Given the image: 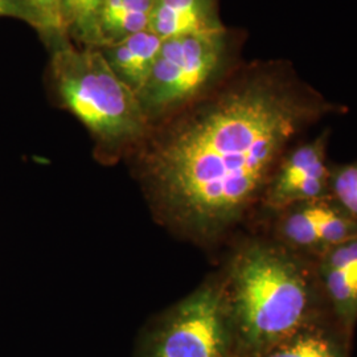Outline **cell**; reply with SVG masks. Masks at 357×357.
Segmentation results:
<instances>
[{"mask_svg":"<svg viewBox=\"0 0 357 357\" xmlns=\"http://www.w3.org/2000/svg\"><path fill=\"white\" fill-rule=\"evenodd\" d=\"M106 0H59L65 35L79 47L97 48L98 17Z\"/></svg>","mask_w":357,"mask_h":357,"instance_id":"cell-12","label":"cell"},{"mask_svg":"<svg viewBox=\"0 0 357 357\" xmlns=\"http://www.w3.org/2000/svg\"><path fill=\"white\" fill-rule=\"evenodd\" d=\"M162 44L163 40L149 28L98 50L115 76L139 94L153 72Z\"/></svg>","mask_w":357,"mask_h":357,"instance_id":"cell-8","label":"cell"},{"mask_svg":"<svg viewBox=\"0 0 357 357\" xmlns=\"http://www.w3.org/2000/svg\"><path fill=\"white\" fill-rule=\"evenodd\" d=\"M151 143L147 178L184 229L215 237L258 202L294 139L332 109L289 65L231 73Z\"/></svg>","mask_w":357,"mask_h":357,"instance_id":"cell-1","label":"cell"},{"mask_svg":"<svg viewBox=\"0 0 357 357\" xmlns=\"http://www.w3.org/2000/svg\"><path fill=\"white\" fill-rule=\"evenodd\" d=\"M24 3L35 19V28L47 35L50 41L53 38H66L59 0H24Z\"/></svg>","mask_w":357,"mask_h":357,"instance_id":"cell-15","label":"cell"},{"mask_svg":"<svg viewBox=\"0 0 357 357\" xmlns=\"http://www.w3.org/2000/svg\"><path fill=\"white\" fill-rule=\"evenodd\" d=\"M0 16H10L24 20L35 26V20L24 0H0Z\"/></svg>","mask_w":357,"mask_h":357,"instance_id":"cell-16","label":"cell"},{"mask_svg":"<svg viewBox=\"0 0 357 357\" xmlns=\"http://www.w3.org/2000/svg\"><path fill=\"white\" fill-rule=\"evenodd\" d=\"M331 204V197L293 205L278 212L280 243L298 255H312L317 258L321 253L319 224Z\"/></svg>","mask_w":357,"mask_h":357,"instance_id":"cell-9","label":"cell"},{"mask_svg":"<svg viewBox=\"0 0 357 357\" xmlns=\"http://www.w3.org/2000/svg\"><path fill=\"white\" fill-rule=\"evenodd\" d=\"M153 0H106L98 17V45L102 48L150 28Z\"/></svg>","mask_w":357,"mask_h":357,"instance_id":"cell-10","label":"cell"},{"mask_svg":"<svg viewBox=\"0 0 357 357\" xmlns=\"http://www.w3.org/2000/svg\"><path fill=\"white\" fill-rule=\"evenodd\" d=\"M315 271L323 298L336 318L345 327H351L357 319V271L332 268L319 262H317Z\"/></svg>","mask_w":357,"mask_h":357,"instance_id":"cell-11","label":"cell"},{"mask_svg":"<svg viewBox=\"0 0 357 357\" xmlns=\"http://www.w3.org/2000/svg\"><path fill=\"white\" fill-rule=\"evenodd\" d=\"M51 41L52 76L65 107L105 146L142 141L151 119L138 94L115 76L101 51L68 38Z\"/></svg>","mask_w":357,"mask_h":357,"instance_id":"cell-3","label":"cell"},{"mask_svg":"<svg viewBox=\"0 0 357 357\" xmlns=\"http://www.w3.org/2000/svg\"><path fill=\"white\" fill-rule=\"evenodd\" d=\"M233 340L222 287L205 286L156 328L146 357H230Z\"/></svg>","mask_w":357,"mask_h":357,"instance_id":"cell-5","label":"cell"},{"mask_svg":"<svg viewBox=\"0 0 357 357\" xmlns=\"http://www.w3.org/2000/svg\"><path fill=\"white\" fill-rule=\"evenodd\" d=\"M259 357H344V352L330 335L307 324Z\"/></svg>","mask_w":357,"mask_h":357,"instance_id":"cell-13","label":"cell"},{"mask_svg":"<svg viewBox=\"0 0 357 357\" xmlns=\"http://www.w3.org/2000/svg\"><path fill=\"white\" fill-rule=\"evenodd\" d=\"M222 291L234 339L257 356L310 324L323 298L317 271L280 241L243 249Z\"/></svg>","mask_w":357,"mask_h":357,"instance_id":"cell-2","label":"cell"},{"mask_svg":"<svg viewBox=\"0 0 357 357\" xmlns=\"http://www.w3.org/2000/svg\"><path fill=\"white\" fill-rule=\"evenodd\" d=\"M231 65L233 47L228 29L168 38L138 97L151 119L153 115L203 100L231 75Z\"/></svg>","mask_w":357,"mask_h":357,"instance_id":"cell-4","label":"cell"},{"mask_svg":"<svg viewBox=\"0 0 357 357\" xmlns=\"http://www.w3.org/2000/svg\"><path fill=\"white\" fill-rule=\"evenodd\" d=\"M150 29L163 41L227 31L218 0H153Z\"/></svg>","mask_w":357,"mask_h":357,"instance_id":"cell-7","label":"cell"},{"mask_svg":"<svg viewBox=\"0 0 357 357\" xmlns=\"http://www.w3.org/2000/svg\"><path fill=\"white\" fill-rule=\"evenodd\" d=\"M330 197L357 220V162L331 167Z\"/></svg>","mask_w":357,"mask_h":357,"instance_id":"cell-14","label":"cell"},{"mask_svg":"<svg viewBox=\"0 0 357 357\" xmlns=\"http://www.w3.org/2000/svg\"><path fill=\"white\" fill-rule=\"evenodd\" d=\"M327 143L328 132L324 131L284 153L262 196L266 208L278 213L293 205L330 197Z\"/></svg>","mask_w":357,"mask_h":357,"instance_id":"cell-6","label":"cell"}]
</instances>
